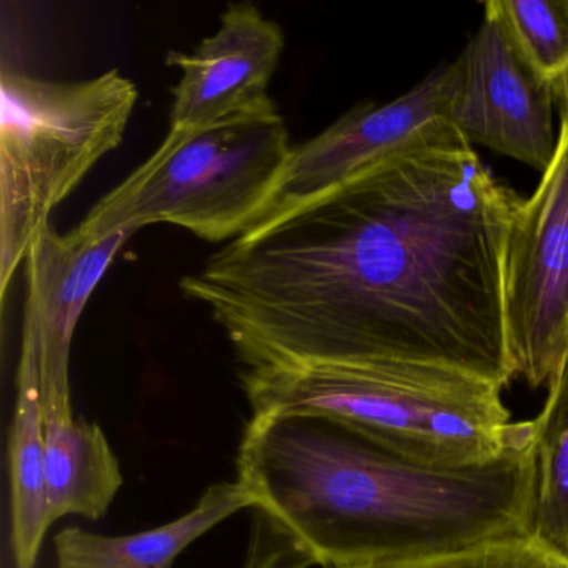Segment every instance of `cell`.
<instances>
[{"label": "cell", "mask_w": 568, "mask_h": 568, "mask_svg": "<svg viewBox=\"0 0 568 568\" xmlns=\"http://www.w3.org/2000/svg\"><path fill=\"white\" fill-rule=\"evenodd\" d=\"M284 48L281 26L257 6H229L215 34L194 51H171L165 59L181 71L172 91L171 128L209 124L274 102L268 84Z\"/></svg>", "instance_id": "10"}, {"label": "cell", "mask_w": 568, "mask_h": 568, "mask_svg": "<svg viewBox=\"0 0 568 568\" xmlns=\"http://www.w3.org/2000/svg\"><path fill=\"white\" fill-rule=\"evenodd\" d=\"M237 480L315 565L425 557L531 535V427L500 457L424 464L341 418H248Z\"/></svg>", "instance_id": "2"}, {"label": "cell", "mask_w": 568, "mask_h": 568, "mask_svg": "<svg viewBox=\"0 0 568 568\" xmlns=\"http://www.w3.org/2000/svg\"><path fill=\"white\" fill-rule=\"evenodd\" d=\"M557 99L558 104L568 108V74L557 84Z\"/></svg>", "instance_id": "18"}, {"label": "cell", "mask_w": 568, "mask_h": 568, "mask_svg": "<svg viewBox=\"0 0 568 568\" xmlns=\"http://www.w3.org/2000/svg\"><path fill=\"white\" fill-rule=\"evenodd\" d=\"M484 22L457 59L452 122L467 141L524 162L544 174L558 148L557 85L521 54L490 0Z\"/></svg>", "instance_id": "8"}, {"label": "cell", "mask_w": 568, "mask_h": 568, "mask_svg": "<svg viewBox=\"0 0 568 568\" xmlns=\"http://www.w3.org/2000/svg\"><path fill=\"white\" fill-rule=\"evenodd\" d=\"M531 68L557 85L568 74V0H490Z\"/></svg>", "instance_id": "15"}, {"label": "cell", "mask_w": 568, "mask_h": 568, "mask_svg": "<svg viewBox=\"0 0 568 568\" xmlns=\"http://www.w3.org/2000/svg\"><path fill=\"white\" fill-rule=\"evenodd\" d=\"M8 465L16 568H36L45 535L52 527L45 478V424L38 375L21 364L9 430Z\"/></svg>", "instance_id": "13"}, {"label": "cell", "mask_w": 568, "mask_h": 568, "mask_svg": "<svg viewBox=\"0 0 568 568\" xmlns=\"http://www.w3.org/2000/svg\"><path fill=\"white\" fill-rule=\"evenodd\" d=\"M457 88V61L440 64L400 98L352 109L321 134L295 145L271 201L247 232L321 201L404 152L465 138L452 122Z\"/></svg>", "instance_id": "7"}, {"label": "cell", "mask_w": 568, "mask_h": 568, "mask_svg": "<svg viewBox=\"0 0 568 568\" xmlns=\"http://www.w3.org/2000/svg\"><path fill=\"white\" fill-rule=\"evenodd\" d=\"M0 302L52 212L101 159L121 148L138 85L111 69L88 81L0 75Z\"/></svg>", "instance_id": "5"}, {"label": "cell", "mask_w": 568, "mask_h": 568, "mask_svg": "<svg viewBox=\"0 0 568 568\" xmlns=\"http://www.w3.org/2000/svg\"><path fill=\"white\" fill-rule=\"evenodd\" d=\"M251 417L341 418L424 464L468 467L500 457L531 422H511L500 385L407 362L318 361L244 368Z\"/></svg>", "instance_id": "3"}, {"label": "cell", "mask_w": 568, "mask_h": 568, "mask_svg": "<svg viewBox=\"0 0 568 568\" xmlns=\"http://www.w3.org/2000/svg\"><path fill=\"white\" fill-rule=\"evenodd\" d=\"M344 568H568V561L527 535L445 554L364 561Z\"/></svg>", "instance_id": "16"}, {"label": "cell", "mask_w": 568, "mask_h": 568, "mask_svg": "<svg viewBox=\"0 0 568 568\" xmlns=\"http://www.w3.org/2000/svg\"><path fill=\"white\" fill-rule=\"evenodd\" d=\"M535 498L531 537L568 561V354L531 420Z\"/></svg>", "instance_id": "14"}, {"label": "cell", "mask_w": 568, "mask_h": 568, "mask_svg": "<svg viewBox=\"0 0 568 568\" xmlns=\"http://www.w3.org/2000/svg\"><path fill=\"white\" fill-rule=\"evenodd\" d=\"M45 478L52 524L68 515L101 520L124 485L101 425L74 417L45 424Z\"/></svg>", "instance_id": "12"}, {"label": "cell", "mask_w": 568, "mask_h": 568, "mask_svg": "<svg viewBox=\"0 0 568 568\" xmlns=\"http://www.w3.org/2000/svg\"><path fill=\"white\" fill-rule=\"evenodd\" d=\"M135 231L88 237L49 224L26 258L24 321L19 364L36 372L44 424L74 417L71 400V351L75 327L89 298Z\"/></svg>", "instance_id": "9"}, {"label": "cell", "mask_w": 568, "mask_h": 568, "mask_svg": "<svg viewBox=\"0 0 568 568\" xmlns=\"http://www.w3.org/2000/svg\"><path fill=\"white\" fill-rule=\"evenodd\" d=\"M520 199L465 138L404 152L185 275L245 368L407 362L511 381L508 231Z\"/></svg>", "instance_id": "1"}, {"label": "cell", "mask_w": 568, "mask_h": 568, "mask_svg": "<svg viewBox=\"0 0 568 568\" xmlns=\"http://www.w3.org/2000/svg\"><path fill=\"white\" fill-rule=\"evenodd\" d=\"M312 565L314 560L284 530L267 515L255 510L241 568H312Z\"/></svg>", "instance_id": "17"}, {"label": "cell", "mask_w": 568, "mask_h": 568, "mask_svg": "<svg viewBox=\"0 0 568 568\" xmlns=\"http://www.w3.org/2000/svg\"><path fill=\"white\" fill-rule=\"evenodd\" d=\"M245 508H254L241 481H219L194 508L169 524L131 535H102L71 527L54 538L58 568H174L179 555L212 528Z\"/></svg>", "instance_id": "11"}, {"label": "cell", "mask_w": 568, "mask_h": 568, "mask_svg": "<svg viewBox=\"0 0 568 568\" xmlns=\"http://www.w3.org/2000/svg\"><path fill=\"white\" fill-rule=\"evenodd\" d=\"M292 149L274 102L209 124L171 128L154 154L75 229L99 239L171 224L207 242L235 241L261 217Z\"/></svg>", "instance_id": "4"}, {"label": "cell", "mask_w": 568, "mask_h": 568, "mask_svg": "<svg viewBox=\"0 0 568 568\" xmlns=\"http://www.w3.org/2000/svg\"><path fill=\"white\" fill-rule=\"evenodd\" d=\"M537 191L520 202L505 248L504 311L515 377L550 384L568 354V108Z\"/></svg>", "instance_id": "6"}]
</instances>
